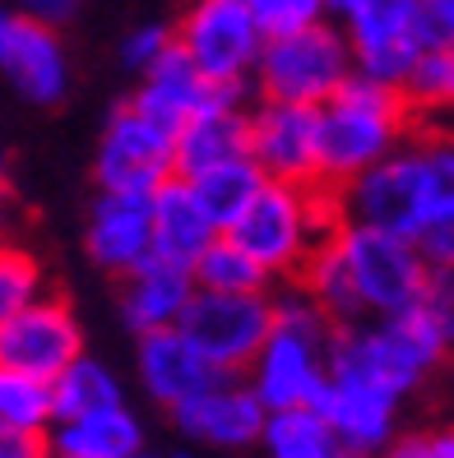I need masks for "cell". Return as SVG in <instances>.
<instances>
[{
	"label": "cell",
	"instance_id": "obj_33",
	"mask_svg": "<svg viewBox=\"0 0 454 458\" xmlns=\"http://www.w3.org/2000/svg\"><path fill=\"white\" fill-rule=\"evenodd\" d=\"M417 306L436 325V334L445 338V347L454 352V268H432V278H426Z\"/></svg>",
	"mask_w": 454,
	"mask_h": 458
},
{
	"label": "cell",
	"instance_id": "obj_29",
	"mask_svg": "<svg viewBox=\"0 0 454 458\" xmlns=\"http://www.w3.org/2000/svg\"><path fill=\"white\" fill-rule=\"evenodd\" d=\"M195 283L209 287V292H270V274L260 268V259L251 250H242L236 241L223 232L213 246L200 255L195 264Z\"/></svg>",
	"mask_w": 454,
	"mask_h": 458
},
{
	"label": "cell",
	"instance_id": "obj_15",
	"mask_svg": "<svg viewBox=\"0 0 454 458\" xmlns=\"http://www.w3.org/2000/svg\"><path fill=\"white\" fill-rule=\"evenodd\" d=\"M0 70L23 102L56 106L70 89V61L56 38V23L10 10L0 19Z\"/></svg>",
	"mask_w": 454,
	"mask_h": 458
},
{
	"label": "cell",
	"instance_id": "obj_7",
	"mask_svg": "<svg viewBox=\"0 0 454 458\" xmlns=\"http://www.w3.org/2000/svg\"><path fill=\"white\" fill-rule=\"evenodd\" d=\"M176 47L218 89L242 93L246 84H255L264 29L255 23L246 0H191L176 23Z\"/></svg>",
	"mask_w": 454,
	"mask_h": 458
},
{
	"label": "cell",
	"instance_id": "obj_9",
	"mask_svg": "<svg viewBox=\"0 0 454 458\" xmlns=\"http://www.w3.org/2000/svg\"><path fill=\"white\" fill-rule=\"evenodd\" d=\"M93 176H98L102 191L153 195L158 185H167L176 176V130L167 121L149 116L144 106L130 98L102 130Z\"/></svg>",
	"mask_w": 454,
	"mask_h": 458
},
{
	"label": "cell",
	"instance_id": "obj_39",
	"mask_svg": "<svg viewBox=\"0 0 454 458\" xmlns=\"http://www.w3.org/2000/svg\"><path fill=\"white\" fill-rule=\"evenodd\" d=\"M432 5V19H436V29L445 42H454V0H426Z\"/></svg>",
	"mask_w": 454,
	"mask_h": 458
},
{
	"label": "cell",
	"instance_id": "obj_19",
	"mask_svg": "<svg viewBox=\"0 0 454 458\" xmlns=\"http://www.w3.org/2000/svg\"><path fill=\"white\" fill-rule=\"evenodd\" d=\"M195 268H185L176 259L153 255L140 268H130L121 278V319L135 334H153V329H172L185 319L195 301Z\"/></svg>",
	"mask_w": 454,
	"mask_h": 458
},
{
	"label": "cell",
	"instance_id": "obj_10",
	"mask_svg": "<svg viewBox=\"0 0 454 458\" xmlns=\"http://www.w3.org/2000/svg\"><path fill=\"white\" fill-rule=\"evenodd\" d=\"M343 213L348 223H371L385 232H404L417 241V232L432 223V181H426V157L422 140L394 148L385 163L366 167L343 185Z\"/></svg>",
	"mask_w": 454,
	"mask_h": 458
},
{
	"label": "cell",
	"instance_id": "obj_12",
	"mask_svg": "<svg viewBox=\"0 0 454 458\" xmlns=\"http://www.w3.org/2000/svg\"><path fill=\"white\" fill-rule=\"evenodd\" d=\"M251 157L270 181L325 185L320 181V106L260 98L251 106Z\"/></svg>",
	"mask_w": 454,
	"mask_h": 458
},
{
	"label": "cell",
	"instance_id": "obj_26",
	"mask_svg": "<svg viewBox=\"0 0 454 458\" xmlns=\"http://www.w3.org/2000/svg\"><path fill=\"white\" fill-rule=\"evenodd\" d=\"M297 283L315 296V306L325 310L338 329L343 325H362V319H366V306H362V296H357L353 268H348V259H343L338 241H325V246L311 255V264L302 268Z\"/></svg>",
	"mask_w": 454,
	"mask_h": 458
},
{
	"label": "cell",
	"instance_id": "obj_2",
	"mask_svg": "<svg viewBox=\"0 0 454 458\" xmlns=\"http://www.w3.org/2000/svg\"><path fill=\"white\" fill-rule=\"evenodd\" d=\"M343 223H348V213H343V195L334 185L264 181V191L227 227V236L251 250L270 278H302L311 255L334 241Z\"/></svg>",
	"mask_w": 454,
	"mask_h": 458
},
{
	"label": "cell",
	"instance_id": "obj_40",
	"mask_svg": "<svg viewBox=\"0 0 454 458\" xmlns=\"http://www.w3.org/2000/svg\"><path fill=\"white\" fill-rule=\"evenodd\" d=\"M362 5H366V0H325V14L343 23V19H348L353 10H362Z\"/></svg>",
	"mask_w": 454,
	"mask_h": 458
},
{
	"label": "cell",
	"instance_id": "obj_8",
	"mask_svg": "<svg viewBox=\"0 0 454 458\" xmlns=\"http://www.w3.org/2000/svg\"><path fill=\"white\" fill-rule=\"evenodd\" d=\"M343 33L353 42L357 74L385 79L398 89L426 51L445 42L426 0H366L362 10L343 19Z\"/></svg>",
	"mask_w": 454,
	"mask_h": 458
},
{
	"label": "cell",
	"instance_id": "obj_35",
	"mask_svg": "<svg viewBox=\"0 0 454 458\" xmlns=\"http://www.w3.org/2000/svg\"><path fill=\"white\" fill-rule=\"evenodd\" d=\"M376 458H454V426H436V430L404 436V440H394Z\"/></svg>",
	"mask_w": 454,
	"mask_h": 458
},
{
	"label": "cell",
	"instance_id": "obj_38",
	"mask_svg": "<svg viewBox=\"0 0 454 458\" xmlns=\"http://www.w3.org/2000/svg\"><path fill=\"white\" fill-rule=\"evenodd\" d=\"M51 440L47 436H14V430H0V458H47Z\"/></svg>",
	"mask_w": 454,
	"mask_h": 458
},
{
	"label": "cell",
	"instance_id": "obj_3",
	"mask_svg": "<svg viewBox=\"0 0 454 458\" xmlns=\"http://www.w3.org/2000/svg\"><path fill=\"white\" fill-rule=\"evenodd\" d=\"M334 334L338 325L315 306V296L302 283L274 296V329L246 370L264 408L274 412V408H297V403L320 398V389L330 380Z\"/></svg>",
	"mask_w": 454,
	"mask_h": 458
},
{
	"label": "cell",
	"instance_id": "obj_31",
	"mask_svg": "<svg viewBox=\"0 0 454 458\" xmlns=\"http://www.w3.org/2000/svg\"><path fill=\"white\" fill-rule=\"evenodd\" d=\"M42 296V264L29 250H5L0 255V315H14L33 306Z\"/></svg>",
	"mask_w": 454,
	"mask_h": 458
},
{
	"label": "cell",
	"instance_id": "obj_20",
	"mask_svg": "<svg viewBox=\"0 0 454 458\" xmlns=\"http://www.w3.org/2000/svg\"><path fill=\"white\" fill-rule=\"evenodd\" d=\"M227 98H242V93L218 89L176 42L163 51V61H158L153 70L140 74V93H135V102L144 106V112L158 116V121H167L172 130L185 125L191 116H200V112H209V106L227 102Z\"/></svg>",
	"mask_w": 454,
	"mask_h": 458
},
{
	"label": "cell",
	"instance_id": "obj_27",
	"mask_svg": "<svg viewBox=\"0 0 454 458\" xmlns=\"http://www.w3.org/2000/svg\"><path fill=\"white\" fill-rule=\"evenodd\" d=\"M264 181H270V176L260 172V163H255L251 153H246V157H232V163L209 167V172H200V176H191V185L200 191V199L209 204V213L218 218L223 232L251 208V199L264 191Z\"/></svg>",
	"mask_w": 454,
	"mask_h": 458
},
{
	"label": "cell",
	"instance_id": "obj_22",
	"mask_svg": "<svg viewBox=\"0 0 454 458\" xmlns=\"http://www.w3.org/2000/svg\"><path fill=\"white\" fill-rule=\"evenodd\" d=\"M251 153V106H242V98H227L209 112L191 116L185 125H176V172L181 176H200L218 163Z\"/></svg>",
	"mask_w": 454,
	"mask_h": 458
},
{
	"label": "cell",
	"instance_id": "obj_41",
	"mask_svg": "<svg viewBox=\"0 0 454 458\" xmlns=\"http://www.w3.org/2000/svg\"><path fill=\"white\" fill-rule=\"evenodd\" d=\"M47 458H70V454H56V449H51V454H47Z\"/></svg>",
	"mask_w": 454,
	"mask_h": 458
},
{
	"label": "cell",
	"instance_id": "obj_36",
	"mask_svg": "<svg viewBox=\"0 0 454 458\" xmlns=\"http://www.w3.org/2000/svg\"><path fill=\"white\" fill-rule=\"evenodd\" d=\"M417 246L432 268H454V213H441L417 232Z\"/></svg>",
	"mask_w": 454,
	"mask_h": 458
},
{
	"label": "cell",
	"instance_id": "obj_1",
	"mask_svg": "<svg viewBox=\"0 0 454 458\" xmlns=\"http://www.w3.org/2000/svg\"><path fill=\"white\" fill-rule=\"evenodd\" d=\"M413 102L398 84L353 74L330 102H320V181L343 191L366 167L408 144Z\"/></svg>",
	"mask_w": 454,
	"mask_h": 458
},
{
	"label": "cell",
	"instance_id": "obj_34",
	"mask_svg": "<svg viewBox=\"0 0 454 458\" xmlns=\"http://www.w3.org/2000/svg\"><path fill=\"white\" fill-rule=\"evenodd\" d=\"M172 42H176V29H163V23H140V29L125 33L121 61H125V70L144 74V70H153L158 61H163V51H167Z\"/></svg>",
	"mask_w": 454,
	"mask_h": 458
},
{
	"label": "cell",
	"instance_id": "obj_37",
	"mask_svg": "<svg viewBox=\"0 0 454 458\" xmlns=\"http://www.w3.org/2000/svg\"><path fill=\"white\" fill-rule=\"evenodd\" d=\"M10 5H14L19 14L42 19V23H56V29L79 14V0H10Z\"/></svg>",
	"mask_w": 454,
	"mask_h": 458
},
{
	"label": "cell",
	"instance_id": "obj_5",
	"mask_svg": "<svg viewBox=\"0 0 454 458\" xmlns=\"http://www.w3.org/2000/svg\"><path fill=\"white\" fill-rule=\"evenodd\" d=\"M357 74L353 42L330 19L306 23L297 33L264 38L260 65H255V93L278 98V102H306L320 106L330 102L348 79Z\"/></svg>",
	"mask_w": 454,
	"mask_h": 458
},
{
	"label": "cell",
	"instance_id": "obj_23",
	"mask_svg": "<svg viewBox=\"0 0 454 458\" xmlns=\"http://www.w3.org/2000/svg\"><path fill=\"white\" fill-rule=\"evenodd\" d=\"M47 440L56 454H70V458H135L144 449V426L125 403H116V408L56 421Z\"/></svg>",
	"mask_w": 454,
	"mask_h": 458
},
{
	"label": "cell",
	"instance_id": "obj_30",
	"mask_svg": "<svg viewBox=\"0 0 454 458\" xmlns=\"http://www.w3.org/2000/svg\"><path fill=\"white\" fill-rule=\"evenodd\" d=\"M404 93L417 116L454 112V42H436L404 79Z\"/></svg>",
	"mask_w": 454,
	"mask_h": 458
},
{
	"label": "cell",
	"instance_id": "obj_4",
	"mask_svg": "<svg viewBox=\"0 0 454 458\" xmlns=\"http://www.w3.org/2000/svg\"><path fill=\"white\" fill-rule=\"evenodd\" d=\"M450 352L436 325L422 315V306L381 315V319H362V325H343L334 334V352L330 370L334 375H353V380L381 385L398 398H408L426 375L441 366Z\"/></svg>",
	"mask_w": 454,
	"mask_h": 458
},
{
	"label": "cell",
	"instance_id": "obj_32",
	"mask_svg": "<svg viewBox=\"0 0 454 458\" xmlns=\"http://www.w3.org/2000/svg\"><path fill=\"white\" fill-rule=\"evenodd\" d=\"M255 23L264 29V38H278V33H297L306 23L330 19L325 14V0H246Z\"/></svg>",
	"mask_w": 454,
	"mask_h": 458
},
{
	"label": "cell",
	"instance_id": "obj_24",
	"mask_svg": "<svg viewBox=\"0 0 454 458\" xmlns=\"http://www.w3.org/2000/svg\"><path fill=\"white\" fill-rule=\"evenodd\" d=\"M260 458H353V454L315 403H297V408L270 412L260 436Z\"/></svg>",
	"mask_w": 454,
	"mask_h": 458
},
{
	"label": "cell",
	"instance_id": "obj_11",
	"mask_svg": "<svg viewBox=\"0 0 454 458\" xmlns=\"http://www.w3.org/2000/svg\"><path fill=\"white\" fill-rule=\"evenodd\" d=\"M181 329L195 338L200 352L223 375H246L274 329V296L270 292H209L200 287Z\"/></svg>",
	"mask_w": 454,
	"mask_h": 458
},
{
	"label": "cell",
	"instance_id": "obj_25",
	"mask_svg": "<svg viewBox=\"0 0 454 458\" xmlns=\"http://www.w3.org/2000/svg\"><path fill=\"white\" fill-rule=\"evenodd\" d=\"M56 380L0 366V430L14 436H51L56 426Z\"/></svg>",
	"mask_w": 454,
	"mask_h": 458
},
{
	"label": "cell",
	"instance_id": "obj_42",
	"mask_svg": "<svg viewBox=\"0 0 454 458\" xmlns=\"http://www.w3.org/2000/svg\"><path fill=\"white\" fill-rule=\"evenodd\" d=\"M135 458H158V454H144V449H140V454H135Z\"/></svg>",
	"mask_w": 454,
	"mask_h": 458
},
{
	"label": "cell",
	"instance_id": "obj_16",
	"mask_svg": "<svg viewBox=\"0 0 454 458\" xmlns=\"http://www.w3.org/2000/svg\"><path fill=\"white\" fill-rule=\"evenodd\" d=\"M398 403L404 398L381 389V385H366V380H353V375L330 370L315 408L334 421V430L343 436V445H348L353 458H376L398 440L394 436L398 430Z\"/></svg>",
	"mask_w": 454,
	"mask_h": 458
},
{
	"label": "cell",
	"instance_id": "obj_6",
	"mask_svg": "<svg viewBox=\"0 0 454 458\" xmlns=\"http://www.w3.org/2000/svg\"><path fill=\"white\" fill-rule=\"evenodd\" d=\"M338 250L353 268L357 296L366 306V319L381 315H398L413 310L422 301V287L432 278V264H426L422 246L404 232H385L371 223H343L338 227Z\"/></svg>",
	"mask_w": 454,
	"mask_h": 458
},
{
	"label": "cell",
	"instance_id": "obj_14",
	"mask_svg": "<svg viewBox=\"0 0 454 458\" xmlns=\"http://www.w3.org/2000/svg\"><path fill=\"white\" fill-rule=\"evenodd\" d=\"M79 357H84V329L61 296H38L33 306L0 315V366L56 380Z\"/></svg>",
	"mask_w": 454,
	"mask_h": 458
},
{
	"label": "cell",
	"instance_id": "obj_21",
	"mask_svg": "<svg viewBox=\"0 0 454 458\" xmlns=\"http://www.w3.org/2000/svg\"><path fill=\"white\" fill-rule=\"evenodd\" d=\"M223 236L218 218L209 213V204L200 199V191L191 185V176H172L167 185L153 191V246L163 259H176L185 268H195L200 255Z\"/></svg>",
	"mask_w": 454,
	"mask_h": 458
},
{
	"label": "cell",
	"instance_id": "obj_28",
	"mask_svg": "<svg viewBox=\"0 0 454 458\" xmlns=\"http://www.w3.org/2000/svg\"><path fill=\"white\" fill-rule=\"evenodd\" d=\"M116 403H125L121 380L89 352L56 375V412H61L56 421L84 417V412H98V408H116Z\"/></svg>",
	"mask_w": 454,
	"mask_h": 458
},
{
	"label": "cell",
	"instance_id": "obj_13",
	"mask_svg": "<svg viewBox=\"0 0 454 458\" xmlns=\"http://www.w3.org/2000/svg\"><path fill=\"white\" fill-rule=\"evenodd\" d=\"M172 417L185 440L218 454H242V449H260L270 408H264V398L255 394L246 375H218L209 389L185 398Z\"/></svg>",
	"mask_w": 454,
	"mask_h": 458
},
{
	"label": "cell",
	"instance_id": "obj_43",
	"mask_svg": "<svg viewBox=\"0 0 454 458\" xmlns=\"http://www.w3.org/2000/svg\"><path fill=\"white\" fill-rule=\"evenodd\" d=\"M185 458H191V454H185Z\"/></svg>",
	"mask_w": 454,
	"mask_h": 458
},
{
	"label": "cell",
	"instance_id": "obj_17",
	"mask_svg": "<svg viewBox=\"0 0 454 458\" xmlns=\"http://www.w3.org/2000/svg\"><path fill=\"white\" fill-rule=\"evenodd\" d=\"M84 250L102 274H116V278H125L130 268L153 259L158 255V246H153V195L102 191L93 213H89Z\"/></svg>",
	"mask_w": 454,
	"mask_h": 458
},
{
	"label": "cell",
	"instance_id": "obj_18",
	"mask_svg": "<svg viewBox=\"0 0 454 458\" xmlns=\"http://www.w3.org/2000/svg\"><path fill=\"white\" fill-rule=\"evenodd\" d=\"M135 370H140V385L153 403H163L167 412H176L185 398H195L200 389H209L218 380V366H213L195 338L185 334L181 325L172 329H153L140 334V352H135Z\"/></svg>",
	"mask_w": 454,
	"mask_h": 458
}]
</instances>
